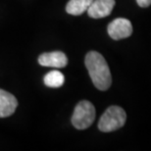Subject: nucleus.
I'll return each mask as SVG.
<instances>
[{
  "label": "nucleus",
  "instance_id": "8",
  "mask_svg": "<svg viewBox=\"0 0 151 151\" xmlns=\"http://www.w3.org/2000/svg\"><path fill=\"white\" fill-rule=\"evenodd\" d=\"M92 1L93 0H70L66 5V11L68 14L80 16L87 11Z\"/></svg>",
  "mask_w": 151,
  "mask_h": 151
},
{
  "label": "nucleus",
  "instance_id": "4",
  "mask_svg": "<svg viewBox=\"0 0 151 151\" xmlns=\"http://www.w3.org/2000/svg\"><path fill=\"white\" fill-rule=\"evenodd\" d=\"M107 31L111 38L119 40V39L131 37L132 34V26L128 19L119 18V19H115L113 22L109 24Z\"/></svg>",
  "mask_w": 151,
  "mask_h": 151
},
{
  "label": "nucleus",
  "instance_id": "9",
  "mask_svg": "<svg viewBox=\"0 0 151 151\" xmlns=\"http://www.w3.org/2000/svg\"><path fill=\"white\" fill-rule=\"evenodd\" d=\"M65 81V77L61 72L54 70L49 72L45 75L44 77V83L45 86L49 87H60L63 86Z\"/></svg>",
  "mask_w": 151,
  "mask_h": 151
},
{
  "label": "nucleus",
  "instance_id": "5",
  "mask_svg": "<svg viewBox=\"0 0 151 151\" xmlns=\"http://www.w3.org/2000/svg\"><path fill=\"white\" fill-rule=\"evenodd\" d=\"M115 6V0H93L87 9V14L93 19L109 16Z\"/></svg>",
  "mask_w": 151,
  "mask_h": 151
},
{
  "label": "nucleus",
  "instance_id": "6",
  "mask_svg": "<svg viewBox=\"0 0 151 151\" xmlns=\"http://www.w3.org/2000/svg\"><path fill=\"white\" fill-rule=\"evenodd\" d=\"M38 63L44 67L64 68L68 64V58L61 51L43 53L38 57Z\"/></svg>",
  "mask_w": 151,
  "mask_h": 151
},
{
  "label": "nucleus",
  "instance_id": "10",
  "mask_svg": "<svg viewBox=\"0 0 151 151\" xmlns=\"http://www.w3.org/2000/svg\"><path fill=\"white\" fill-rule=\"evenodd\" d=\"M138 6H140V7H148L151 4V0H137Z\"/></svg>",
  "mask_w": 151,
  "mask_h": 151
},
{
  "label": "nucleus",
  "instance_id": "1",
  "mask_svg": "<svg viewBox=\"0 0 151 151\" xmlns=\"http://www.w3.org/2000/svg\"><path fill=\"white\" fill-rule=\"evenodd\" d=\"M84 63L96 88L99 90H107L109 88L112 83V77L104 57L96 51H90L86 54Z\"/></svg>",
  "mask_w": 151,
  "mask_h": 151
},
{
  "label": "nucleus",
  "instance_id": "3",
  "mask_svg": "<svg viewBox=\"0 0 151 151\" xmlns=\"http://www.w3.org/2000/svg\"><path fill=\"white\" fill-rule=\"evenodd\" d=\"M95 119V108L91 102L83 100L78 102L76 106L73 116H72V124L76 129H84L92 125Z\"/></svg>",
  "mask_w": 151,
  "mask_h": 151
},
{
  "label": "nucleus",
  "instance_id": "2",
  "mask_svg": "<svg viewBox=\"0 0 151 151\" xmlns=\"http://www.w3.org/2000/svg\"><path fill=\"white\" fill-rule=\"evenodd\" d=\"M127 114L123 108L110 106L101 116L98 122V129L103 132H114L125 125Z\"/></svg>",
  "mask_w": 151,
  "mask_h": 151
},
{
  "label": "nucleus",
  "instance_id": "7",
  "mask_svg": "<svg viewBox=\"0 0 151 151\" xmlns=\"http://www.w3.org/2000/svg\"><path fill=\"white\" fill-rule=\"evenodd\" d=\"M18 106L17 98L12 93L0 89V118L11 116Z\"/></svg>",
  "mask_w": 151,
  "mask_h": 151
}]
</instances>
